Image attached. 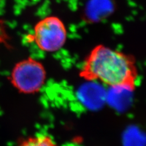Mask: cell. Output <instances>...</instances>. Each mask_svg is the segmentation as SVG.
<instances>
[{
  "label": "cell",
  "instance_id": "obj_3",
  "mask_svg": "<svg viewBox=\"0 0 146 146\" xmlns=\"http://www.w3.org/2000/svg\"><path fill=\"white\" fill-rule=\"evenodd\" d=\"M33 39L38 48L42 51L47 52H56L66 43V26L58 17H46L35 25Z\"/></svg>",
  "mask_w": 146,
  "mask_h": 146
},
{
  "label": "cell",
  "instance_id": "obj_2",
  "mask_svg": "<svg viewBox=\"0 0 146 146\" xmlns=\"http://www.w3.org/2000/svg\"><path fill=\"white\" fill-rule=\"evenodd\" d=\"M47 72L43 63L28 57L15 64L9 79L12 85L24 94L38 93L44 86Z\"/></svg>",
  "mask_w": 146,
  "mask_h": 146
},
{
  "label": "cell",
  "instance_id": "obj_1",
  "mask_svg": "<svg viewBox=\"0 0 146 146\" xmlns=\"http://www.w3.org/2000/svg\"><path fill=\"white\" fill-rule=\"evenodd\" d=\"M79 76L110 87L133 91L138 77L135 58L104 44L96 46L85 59Z\"/></svg>",
  "mask_w": 146,
  "mask_h": 146
},
{
  "label": "cell",
  "instance_id": "obj_4",
  "mask_svg": "<svg viewBox=\"0 0 146 146\" xmlns=\"http://www.w3.org/2000/svg\"><path fill=\"white\" fill-rule=\"evenodd\" d=\"M17 146H58L51 136L40 135L28 137L23 141Z\"/></svg>",
  "mask_w": 146,
  "mask_h": 146
},
{
  "label": "cell",
  "instance_id": "obj_5",
  "mask_svg": "<svg viewBox=\"0 0 146 146\" xmlns=\"http://www.w3.org/2000/svg\"><path fill=\"white\" fill-rule=\"evenodd\" d=\"M4 30L3 29H1V26L0 25V41H1L2 39H4Z\"/></svg>",
  "mask_w": 146,
  "mask_h": 146
}]
</instances>
